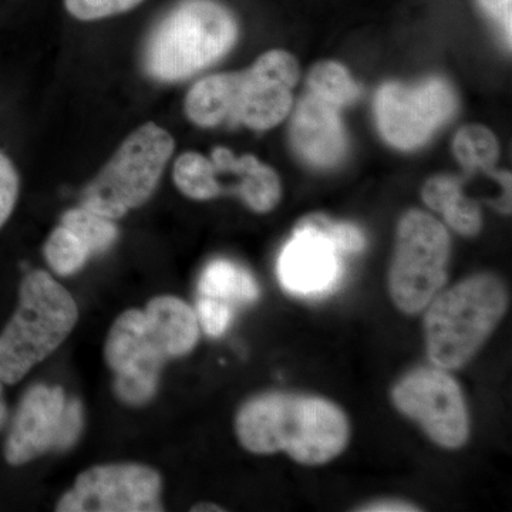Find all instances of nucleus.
Segmentation results:
<instances>
[{
    "instance_id": "23",
    "label": "nucleus",
    "mask_w": 512,
    "mask_h": 512,
    "mask_svg": "<svg viewBox=\"0 0 512 512\" xmlns=\"http://www.w3.org/2000/svg\"><path fill=\"white\" fill-rule=\"evenodd\" d=\"M143 0H64L67 12L77 20L93 22L137 8Z\"/></svg>"
},
{
    "instance_id": "4",
    "label": "nucleus",
    "mask_w": 512,
    "mask_h": 512,
    "mask_svg": "<svg viewBox=\"0 0 512 512\" xmlns=\"http://www.w3.org/2000/svg\"><path fill=\"white\" fill-rule=\"evenodd\" d=\"M237 39V20L221 3L183 0L148 37L144 67L160 82H180L217 63Z\"/></svg>"
},
{
    "instance_id": "21",
    "label": "nucleus",
    "mask_w": 512,
    "mask_h": 512,
    "mask_svg": "<svg viewBox=\"0 0 512 512\" xmlns=\"http://www.w3.org/2000/svg\"><path fill=\"white\" fill-rule=\"evenodd\" d=\"M47 265L59 276H72L82 271L92 252L62 224L47 238L45 249Z\"/></svg>"
},
{
    "instance_id": "6",
    "label": "nucleus",
    "mask_w": 512,
    "mask_h": 512,
    "mask_svg": "<svg viewBox=\"0 0 512 512\" xmlns=\"http://www.w3.org/2000/svg\"><path fill=\"white\" fill-rule=\"evenodd\" d=\"M507 308V288L491 274L470 276L436 296L424 318L431 362L441 369L466 365L490 338Z\"/></svg>"
},
{
    "instance_id": "2",
    "label": "nucleus",
    "mask_w": 512,
    "mask_h": 512,
    "mask_svg": "<svg viewBox=\"0 0 512 512\" xmlns=\"http://www.w3.org/2000/svg\"><path fill=\"white\" fill-rule=\"evenodd\" d=\"M241 446L254 454L285 451L303 466H320L340 456L349 443L346 414L313 396L269 393L241 407L235 420Z\"/></svg>"
},
{
    "instance_id": "29",
    "label": "nucleus",
    "mask_w": 512,
    "mask_h": 512,
    "mask_svg": "<svg viewBox=\"0 0 512 512\" xmlns=\"http://www.w3.org/2000/svg\"><path fill=\"white\" fill-rule=\"evenodd\" d=\"M192 512H221L225 511L224 508L220 507V505L217 504H211V503H201L194 505V507L191 508Z\"/></svg>"
},
{
    "instance_id": "19",
    "label": "nucleus",
    "mask_w": 512,
    "mask_h": 512,
    "mask_svg": "<svg viewBox=\"0 0 512 512\" xmlns=\"http://www.w3.org/2000/svg\"><path fill=\"white\" fill-rule=\"evenodd\" d=\"M309 92L333 106L343 107L359 97L360 89L350 76L349 70L338 62H319L308 76Z\"/></svg>"
},
{
    "instance_id": "10",
    "label": "nucleus",
    "mask_w": 512,
    "mask_h": 512,
    "mask_svg": "<svg viewBox=\"0 0 512 512\" xmlns=\"http://www.w3.org/2000/svg\"><path fill=\"white\" fill-rule=\"evenodd\" d=\"M83 429L79 399L67 396L60 386L33 384L20 399L3 453L10 466H23L52 451L70 450Z\"/></svg>"
},
{
    "instance_id": "26",
    "label": "nucleus",
    "mask_w": 512,
    "mask_h": 512,
    "mask_svg": "<svg viewBox=\"0 0 512 512\" xmlns=\"http://www.w3.org/2000/svg\"><path fill=\"white\" fill-rule=\"evenodd\" d=\"M478 2H480L481 8L484 9V12L487 13L491 19L495 20L498 25H500L501 30H503L505 40H507L508 45L511 46L512 0H478Z\"/></svg>"
},
{
    "instance_id": "5",
    "label": "nucleus",
    "mask_w": 512,
    "mask_h": 512,
    "mask_svg": "<svg viewBox=\"0 0 512 512\" xmlns=\"http://www.w3.org/2000/svg\"><path fill=\"white\" fill-rule=\"evenodd\" d=\"M79 308L69 291L45 271L25 276L19 303L0 332V380L16 384L69 338Z\"/></svg>"
},
{
    "instance_id": "16",
    "label": "nucleus",
    "mask_w": 512,
    "mask_h": 512,
    "mask_svg": "<svg viewBox=\"0 0 512 512\" xmlns=\"http://www.w3.org/2000/svg\"><path fill=\"white\" fill-rule=\"evenodd\" d=\"M423 200L431 210L441 212L458 234L473 237L483 227V215L477 202L461 191L460 180L447 175L430 178L423 188Z\"/></svg>"
},
{
    "instance_id": "14",
    "label": "nucleus",
    "mask_w": 512,
    "mask_h": 512,
    "mask_svg": "<svg viewBox=\"0 0 512 512\" xmlns=\"http://www.w3.org/2000/svg\"><path fill=\"white\" fill-rule=\"evenodd\" d=\"M340 254L342 252L318 229L298 224L279 255V282L292 295H326L342 278Z\"/></svg>"
},
{
    "instance_id": "12",
    "label": "nucleus",
    "mask_w": 512,
    "mask_h": 512,
    "mask_svg": "<svg viewBox=\"0 0 512 512\" xmlns=\"http://www.w3.org/2000/svg\"><path fill=\"white\" fill-rule=\"evenodd\" d=\"M394 407L420 424L434 443L460 448L470 437L464 394L446 372L420 367L407 373L392 390Z\"/></svg>"
},
{
    "instance_id": "27",
    "label": "nucleus",
    "mask_w": 512,
    "mask_h": 512,
    "mask_svg": "<svg viewBox=\"0 0 512 512\" xmlns=\"http://www.w3.org/2000/svg\"><path fill=\"white\" fill-rule=\"evenodd\" d=\"M357 511L367 512H414L421 511L417 505L406 503L400 500H383L375 501L365 505V507L357 508Z\"/></svg>"
},
{
    "instance_id": "15",
    "label": "nucleus",
    "mask_w": 512,
    "mask_h": 512,
    "mask_svg": "<svg viewBox=\"0 0 512 512\" xmlns=\"http://www.w3.org/2000/svg\"><path fill=\"white\" fill-rule=\"evenodd\" d=\"M338 110L339 107L309 92L293 114V147L315 167H333L345 157L348 137Z\"/></svg>"
},
{
    "instance_id": "1",
    "label": "nucleus",
    "mask_w": 512,
    "mask_h": 512,
    "mask_svg": "<svg viewBox=\"0 0 512 512\" xmlns=\"http://www.w3.org/2000/svg\"><path fill=\"white\" fill-rule=\"evenodd\" d=\"M198 339L194 309L175 296H157L144 309L121 313L104 345L117 399L133 407L150 403L165 363L188 355Z\"/></svg>"
},
{
    "instance_id": "8",
    "label": "nucleus",
    "mask_w": 512,
    "mask_h": 512,
    "mask_svg": "<svg viewBox=\"0 0 512 512\" xmlns=\"http://www.w3.org/2000/svg\"><path fill=\"white\" fill-rule=\"evenodd\" d=\"M450 237L446 227L423 211H409L397 227L389 275L390 296L399 311H423L446 284Z\"/></svg>"
},
{
    "instance_id": "25",
    "label": "nucleus",
    "mask_w": 512,
    "mask_h": 512,
    "mask_svg": "<svg viewBox=\"0 0 512 512\" xmlns=\"http://www.w3.org/2000/svg\"><path fill=\"white\" fill-rule=\"evenodd\" d=\"M18 170L5 154L0 153V228L8 222L19 197Z\"/></svg>"
},
{
    "instance_id": "24",
    "label": "nucleus",
    "mask_w": 512,
    "mask_h": 512,
    "mask_svg": "<svg viewBox=\"0 0 512 512\" xmlns=\"http://www.w3.org/2000/svg\"><path fill=\"white\" fill-rule=\"evenodd\" d=\"M197 315L200 328L211 338H220L225 330L231 325L234 309L228 303L217 301V299L200 296L197 302Z\"/></svg>"
},
{
    "instance_id": "28",
    "label": "nucleus",
    "mask_w": 512,
    "mask_h": 512,
    "mask_svg": "<svg viewBox=\"0 0 512 512\" xmlns=\"http://www.w3.org/2000/svg\"><path fill=\"white\" fill-rule=\"evenodd\" d=\"M8 423V404L3 396V382L0 380V430Z\"/></svg>"
},
{
    "instance_id": "22",
    "label": "nucleus",
    "mask_w": 512,
    "mask_h": 512,
    "mask_svg": "<svg viewBox=\"0 0 512 512\" xmlns=\"http://www.w3.org/2000/svg\"><path fill=\"white\" fill-rule=\"evenodd\" d=\"M299 224L318 229L340 252L357 254L366 247L365 234L356 225L348 222H335L325 215L313 214L303 218Z\"/></svg>"
},
{
    "instance_id": "11",
    "label": "nucleus",
    "mask_w": 512,
    "mask_h": 512,
    "mask_svg": "<svg viewBox=\"0 0 512 512\" xmlns=\"http://www.w3.org/2000/svg\"><path fill=\"white\" fill-rule=\"evenodd\" d=\"M457 97L446 80L431 77L414 86L384 84L376 97V119L387 143L400 150L423 146L453 117Z\"/></svg>"
},
{
    "instance_id": "3",
    "label": "nucleus",
    "mask_w": 512,
    "mask_h": 512,
    "mask_svg": "<svg viewBox=\"0 0 512 512\" xmlns=\"http://www.w3.org/2000/svg\"><path fill=\"white\" fill-rule=\"evenodd\" d=\"M299 76L295 56L271 50L244 72L211 74L195 83L185 97V114L200 127L231 123L271 130L288 117Z\"/></svg>"
},
{
    "instance_id": "17",
    "label": "nucleus",
    "mask_w": 512,
    "mask_h": 512,
    "mask_svg": "<svg viewBox=\"0 0 512 512\" xmlns=\"http://www.w3.org/2000/svg\"><path fill=\"white\" fill-rule=\"evenodd\" d=\"M198 292L200 296L217 299L231 306L255 302L259 296L254 276L227 259L212 261L204 269L198 282Z\"/></svg>"
},
{
    "instance_id": "18",
    "label": "nucleus",
    "mask_w": 512,
    "mask_h": 512,
    "mask_svg": "<svg viewBox=\"0 0 512 512\" xmlns=\"http://www.w3.org/2000/svg\"><path fill=\"white\" fill-rule=\"evenodd\" d=\"M60 224L77 235L92 255L109 251L119 238V228L113 220L87 210L82 205L64 212Z\"/></svg>"
},
{
    "instance_id": "9",
    "label": "nucleus",
    "mask_w": 512,
    "mask_h": 512,
    "mask_svg": "<svg viewBox=\"0 0 512 512\" xmlns=\"http://www.w3.org/2000/svg\"><path fill=\"white\" fill-rule=\"evenodd\" d=\"M173 180L191 200L234 194L258 214L274 210L282 195L281 180L269 165L251 154L235 157L224 147L214 148L211 158L192 151L181 154L175 160Z\"/></svg>"
},
{
    "instance_id": "7",
    "label": "nucleus",
    "mask_w": 512,
    "mask_h": 512,
    "mask_svg": "<svg viewBox=\"0 0 512 512\" xmlns=\"http://www.w3.org/2000/svg\"><path fill=\"white\" fill-rule=\"evenodd\" d=\"M174 148L164 127L150 121L136 128L84 188L82 207L113 221L140 208L156 192Z\"/></svg>"
},
{
    "instance_id": "13",
    "label": "nucleus",
    "mask_w": 512,
    "mask_h": 512,
    "mask_svg": "<svg viewBox=\"0 0 512 512\" xmlns=\"http://www.w3.org/2000/svg\"><path fill=\"white\" fill-rule=\"evenodd\" d=\"M163 478L143 464H103L83 471L63 494L59 512H160Z\"/></svg>"
},
{
    "instance_id": "20",
    "label": "nucleus",
    "mask_w": 512,
    "mask_h": 512,
    "mask_svg": "<svg viewBox=\"0 0 512 512\" xmlns=\"http://www.w3.org/2000/svg\"><path fill=\"white\" fill-rule=\"evenodd\" d=\"M454 156L468 171H491L498 160L500 147L493 131L484 126L461 128L454 137Z\"/></svg>"
}]
</instances>
